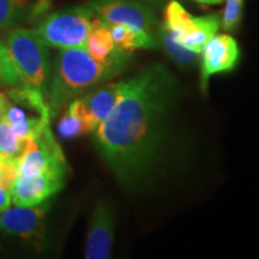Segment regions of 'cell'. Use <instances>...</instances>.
Listing matches in <instances>:
<instances>
[{
	"label": "cell",
	"instance_id": "cell-9",
	"mask_svg": "<svg viewBox=\"0 0 259 259\" xmlns=\"http://www.w3.org/2000/svg\"><path fill=\"white\" fill-rule=\"evenodd\" d=\"M125 85L126 79L103 84L71 101L66 107L72 114L78 116L92 134L114 109Z\"/></svg>",
	"mask_w": 259,
	"mask_h": 259
},
{
	"label": "cell",
	"instance_id": "cell-17",
	"mask_svg": "<svg viewBox=\"0 0 259 259\" xmlns=\"http://www.w3.org/2000/svg\"><path fill=\"white\" fill-rule=\"evenodd\" d=\"M17 179V158L0 155V212L10 208L11 189Z\"/></svg>",
	"mask_w": 259,
	"mask_h": 259
},
{
	"label": "cell",
	"instance_id": "cell-1",
	"mask_svg": "<svg viewBox=\"0 0 259 259\" xmlns=\"http://www.w3.org/2000/svg\"><path fill=\"white\" fill-rule=\"evenodd\" d=\"M176 88L163 65H151L126 79L114 109L92 132L99 154L126 189L143 183L156 163Z\"/></svg>",
	"mask_w": 259,
	"mask_h": 259
},
{
	"label": "cell",
	"instance_id": "cell-19",
	"mask_svg": "<svg viewBox=\"0 0 259 259\" xmlns=\"http://www.w3.org/2000/svg\"><path fill=\"white\" fill-rule=\"evenodd\" d=\"M27 139L18 137L4 118L0 120V154L9 157H18L24 150Z\"/></svg>",
	"mask_w": 259,
	"mask_h": 259
},
{
	"label": "cell",
	"instance_id": "cell-20",
	"mask_svg": "<svg viewBox=\"0 0 259 259\" xmlns=\"http://www.w3.org/2000/svg\"><path fill=\"white\" fill-rule=\"evenodd\" d=\"M0 85L21 87L22 80L5 42L0 40Z\"/></svg>",
	"mask_w": 259,
	"mask_h": 259
},
{
	"label": "cell",
	"instance_id": "cell-12",
	"mask_svg": "<svg viewBox=\"0 0 259 259\" xmlns=\"http://www.w3.org/2000/svg\"><path fill=\"white\" fill-rule=\"evenodd\" d=\"M200 85L208 89L209 79L219 73L228 72L235 67L240 56L235 38L222 34L210 38L200 52Z\"/></svg>",
	"mask_w": 259,
	"mask_h": 259
},
{
	"label": "cell",
	"instance_id": "cell-4",
	"mask_svg": "<svg viewBox=\"0 0 259 259\" xmlns=\"http://www.w3.org/2000/svg\"><path fill=\"white\" fill-rule=\"evenodd\" d=\"M10 103L4 119L18 137H37L50 127L51 109L44 93L31 87H12L8 92Z\"/></svg>",
	"mask_w": 259,
	"mask_h": 259
},
{
	"label": "cell",
	"instance_id": "cell-16",
	"mask_svg": "<svg viewBox=\"0 0 259 259\" xmlns=\"http://www.w3.org/2000/svg\"><path fill=\"white\" fill-rule=\"evenodd\" d=\"M158 44L162 45L164 48L168 57L170 58L174 63L181 66H190V65L196 64L198 61V53L187 50L178 42L173 35L170 34L169 30H167L163 25H161L160 30L157 32Z\"/></svg>",
	"mask_w": 259,
	"mask_h": 259
},
{
	"label": "cell",
	"instance_id": "cell-6",
	"mask_svg": "<svg viewBox=\"0 0 259 259\" xmlns=\"http://www.w3.org/2000/svg\"><path fill=\"white\" fill-rule=\"evenodd\" d=\"M221 19L218 15L196 17L177 0H170L164 10L163 27L187 50L200 53L210 38L218 34Z\"/></svg>",
	"mask_w": 259,
	"mask_h": 259
},
{
	"label": "cell",
	"instance_id": "cell-7",
	"mask_svg": "<svg viewBox=\"0 0 259 259\" xmlns=\"http://www.w3.org/2000/svg\"><path fill=\"white\" fill-rule=\"evenodd\" d=\"M46 171H67L63 150L50 127L37 137L27 139L24 150L17 158V178L37 176Z\"/></svg>",
	"mask_w": 259,
	"mask_h": 259
},
{
	"label": "cell",
	"instance_id": "cell-8",
	"mask_svg": "<svg viewBox=\"0 0 259 259\" xmlns=\"http://www.w3.org/2000/svg\"><path fill=\"white\" fill-rule=\"evenodd\" d=\"M94 15L106 24H125L157 36L161 24L149 6L136 0H88Z\"/></svg>",
	"mask_w": 259,
	"mask_h": 259
},
{
	"label": "cell",
	"instance_id": "cell-14",
	"mask_svg": "<svg viewBox=\"0 0 259 259\" xmlns=\"http://www.w3.org/2000/svg\"><path fill=\"white\" fill-rule=\"evenodd\" d=\"M84 48L94 59L101 64L126 66L131 53H122L116 50L108 25L100 18H93Z\"/></svg>",
	"mask_w": 259,
	"mask_h": 259
},
{
	"label": "cell",
	"instance_id": "cell-11",
	"mask_svg": "<svg viewBox=\"0 0 259 259\" xmlns=\"http://www.w3.org/2000/svg\"><path fill=\"white\" fill-rule=\"evenodd\" d=\"M115 231V213L108 200H100L90 216L84 257L87 259L111 258Z\"/></svg>",
	"mask_w": 259,
	"mask_h": 259
},
{
	"label": "cell",
	"instance_id": "cell-10",
	"mask_svg": "<svg viewBox=\"0 0 259 259\" xmlns=\"http://www.w3.org/2000/svg\"><path fill=\"white\" fill-rule=\"evenodd\" d=\"M50 203L35 206L16 205L0 212V233L41 244L45 235V220Z\"/></svg>",
	"mask_w": 259,
	"mask_h": 259
},
{
	"label": "cell",
	"instance_id": "cell-15",
	"mask_svg": "<svg viewBox=\"0 0 259 259\" xmlns=\"http://www.w3.org/2000/svg\"><path fill=\"white\" fill-rule=\"evenodd\" d=\"M116 50L122 53H132L136 50H153L158 45L155 35L142 29L125 24H107Z\"/></svg>",
	"mask_w": 259,
	"mask_h": 259
},
{
	"label": "cell",
	"instance_id": "cell-13",
	"mask_svg": "<svg viewBox=\"0 0 259 259\" xmlns=\"http://www.w3.org/2000/svg\"><path fill=\"white\" fill-rule=\"evenodd\" d=\"M66 173L46 171L32 177H19L11 189L15 205L35 206L47 202L64 187Z\"/></svg>",
	"mask_w": 259,
	"mask_h": 259
},
{
	"label": "cell",
	"instance_id": "cell-21",
	"mask_svg": "<svg viewBox=\"0 0 259 259\" xmlns=\"http://www.w3.org/2000/svg\"><path fill=\"white\" fill-rule=\"evenodd\" d=\"M58 134L63 139H76L80 136L89 134L88 128L78 116L72 114L69 109L63 113L57 126Z\"/></svg>",
	"mask_w": 259,
	"mask_h": 259
},
{
	"label": "cell",
	"instance_id": "cell-25",
	"mask_svg": "<svg viewBox=\"0 0 259 259\" xmlns=\"http://www.w3.org/2000/svg\"><path fill=\"white\" fill-rule=\"evenodd\" d=\"M142 2L147 3V4H153V5H155V4H160V3L163 2V0H142Z\"/></svg>",
	"mask_w": 259,
	"mask_h": 259
},
{
	"label": "cell",
	"instance_id": "cell-3",
	"mask_svg": "<svg viewBox=\"0 0 259 259\" xmlns=\"http://www.w3.org/2000/svg\"><path fill=\"white\" fill-rule=\"evenodd\" d=\"M4 42L21 77L22 85L36 88L47 97L51 80L47 45L34 30L24 28L11 29L5 35Z\"/></svg>",
	"mask_w": 259,
	"mask_h": 259
},
{
	"label": "cell",
	"instance_id": "cell-23",
	"mask_svg": "<svg viewBox=\"0 0 259 259\" xmlns=\"http://www.w3.org/2000/svg\"><path fill=\"white\" fill-rule=\"evenodd\" d=\"M9 103H10V99L8 94L0 92V120L4 118V114L6 112V108H8Z\"/></svg>",
	"mask_w": 259,
	"mask_h": 259
},
{
	"label": "cell",
	"instance_id": "cell-22",
	"mask_svg": "<svg viewBox=\"0 0 259 259\" xmlns=\"http://www.w3.org/2000/svg\"><path fill=\"white\" fill-rule=\"evenodd\" d=\"M244 0H226L225 11L221 19V27L225 31H232L241 21Z\"/></svg>",
	"mask_w": 259,
	"mask_h": 259
},
{
	"label": "cell",
	"instance_id": "cell-24",
	"mask_svg": "<svg viewBox=\"0 0 259 259\" xmlns=\"http://www.w3.org/2000/svg\"><path fill=\"white\" fill-rule=\"evenodd\" d=\"M196 2L203 5H215V4H220L222 0H196Z\"/></svg>",
	"mask_w": 259,
	"mask_h": 259
},
{
	"label": "cell",
	"instance_id": "cell-2",
	"mask_svg": "<svg viewBox=\"0 0 259 259\" xmlns=\"http://www.w3.org/2000/svg\"><path fill=\"white\" fill-rule=\"evenodd\" d=\"M125 67L99 63L84 47L61 50L54 61L48 85L47 101L51 115L57 116L71 101L114 78Z\"/></svg>",
	"mask_w": 259,
	"mask_h": 259
},
{
	"label": "cell",
	"instance_id": "cell-18",
	"mask_svg": "<svg viewBox=\"0 0 259 259\" xmlns=\"http://www.w3.org/2000/svg\"><path fill=\"white\" fill-rule=\"evenodd\" d=\"M28 0H0V30H10L22 23Z\"/></svg>",
	"mask_w": 259,
	"mask_h": 259
},
{
	"label": "cell",
	"instance_id": "cell-5",
	"mask_svg": "<svg viewBox=\"0 0 259 259\" xmlns=\"http://www.w3.org/2000/svg\"><path fill=\"white\" fill-rule=\"evenodd\" d=\"M93 17L94 12L88 5L72 6L47 16L32 30L48 47H84Z\"/></svg>",
	"mask_w": 259,
	"mask_h": 259
}]
</instances>
